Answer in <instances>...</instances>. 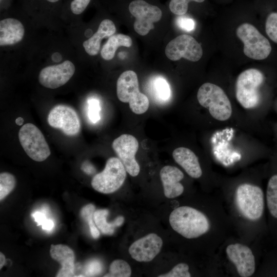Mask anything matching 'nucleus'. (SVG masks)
Here are the masks:
<instances>
[{
    "label": "nucleus",
    "mask_w": 277,
    "mask_h": 277,
    "mask_svg": "<svg viewBox=\"0 0 277 277\" xmlns=\"http://www.w3.org/2000/svg\"><path fill=\"white\" fill-rule=\"evenodd\" d=\"M172 229L187 239H194L206 233L210 228L207 216L192 207L183 206L174 209L169 216Z\"/></svg>",
    "instance_id": "nucleus-1"
},
{
    "label": "nucleus",
    "mask_w": 277,
    "mask_h": 277,
    "mask_svg": "<svg viewBox=\"0 0 277 277\" xmlns=\"http://www.w3.org/2000/svg\"><path fill=\"white\" fill-rule=\"evenodd\" d=\"M116 94L121 102L129 103L135 114H143L149 108V99L140 91L137 76L133 71L127 70L120 75L116 83Z\"/></svg>",
    "instance_id": "nucleus-2"
},
{
    "label": "nucleus",
    "mask_w": 277,
    "mask_h": 277,
    "mask_svg": "<svg viewBox=\"0 0 277 277\" xmlns=\"http://www.w3.org/2000/svg\"><path fill=\"white\" fill-rule=\"evenodd\" d=\"M197 98L200 104L207 108L215 119L224 121L231 116L230 102L219 86L210 83L203 84L199 89Z\"/></svg>",
    "instance_id": "nucleus-3"
},
{
    "label": "nucleus",
    "mask_w": 277,
    "mask_h": 277,
    "mask_svg": "<svg viewBox=\"0 0 277 277\" xmlns=\"http://www.w3.org/2000/svg\"><path fill=\"white\" fill-rule=\"evenodd\" d=\"M126 169L121 160L115 157L108 159L104 170L92 179L91 186L104 194L112 193L123 184L126 177Z\"/></svg>",
    "instance_id": "nucleus-4"
},
{
    "label": "nucleus",
    "mask_w": 277,
    "mask_h": 277,
    "mask_svg": "<svg viewBox=\"0 0 277 277\" xmlns=\"http://www.w3.org/2000/svg\"><path fill=\"white\" fill-rule=\"evenodd\" d=\"M263 73L254 68L247 69L238 76L236 82V97L246 109L255 107L260 101L259 87L263 83Z\"/></svg>",
    "instance_id": "nucleus-5"
},
{
    "label": "nucleus",
    "mask_w": 277,
    "mask_h": 277,
    "mask_svg": "<svg viewBox=\"0 0 277 277\" xmlns=\"http://www.w3.org/2000/svg\"><path fill=\"white\" fill-rule=\"evenodd\" d=\"M236 35L244 43L245 55L253 60L267 58L271 51L270 42L252 25L243 23L236 29Z\"/></svg>",
    "instance_id": "nucleus-6"
},
{
    "label": "nucleus",
    "mask_w": 277,
    "mask_h": 277,
    "mask_svg": "<svg viewBox=\"0 0 277 277\" xmlns=\"http://www.w3.org/2000/svg\"><path fill=\"white\" fill-rule=\"evenodd\" d=\"M236 201L240 211L246 218L257 220L262 215L264 194L259 187L250 184L240 185L236 192Z\"/></svg>",
    "instance_id": "nucleus-7"
},
{
    "label": "nucleus",
    "mask_w": 277,
    "mask_h": 277,
    "mask_svg": "<svg viewBox=\"0 0 277 277\" xmlns=\"http://www.w3.org/2000/svg\"><path fill=\"white\" fill-rule=\"evenodd\" d=\"M18 138L26 154L35 161H44L51 154L43 134L33 124H25L20 128Z\"/></svg>",
    "instance_id": "nucleus-8"
},
{
    "label": "nucleus",
    "mask_w": 277,
    "mask_h": 277,
    "mask_svg": "<svg viewBox=\"0 0 277 277\" xmlns=\"http://www.w3.org/2000/svg\"><path fill=\"white\" fill-rule=\"evenodd\" d=\"M129 10L136 18L133 24L134 30L142 36L147 35L153 29V23L160 21L162 16V12L159 7L143 0L131 2Z\"/></svg>",
    "instance_id": "nucleus-9"
},
{
    "label": "nucleus",
    "mask_w": 277,
    "mask_h": 277,
    "mask_svg": "<svg viewBox=\"0 0 277 277\" xmlns=\"http://www.w3.org/2000/svg\"><path fill=\"white\" fill-rule=\"evenodd\" d=\"M165 54L173 61L184 57L191 62H197L203 55V49L192 36L182 34L169 42L165 48Z\"/></svg>",
    "instance_id": "nucleus-10"
},
{
    "label": "nucleus",
    "mask_w": 277,
    "mask_h": 277,
    "mask_svg": "<svg viewBox=\"0 0 277 277\" xmlns=\"http://www.w3.org/2000/svg\"><path fill=\"white\" fill-rule=\"evenodd\" d=\"M112 147L126 171L132 176H137L140 171V165L135 159L138 149L137 139L131 134H124L113 141Z\"/></svg>",
    "instance_id": "nucleus-11"
},
{
    "label": "nucleus",
    "mask_w": 277,
    "mask_h": 277,
    "mask_svg": "<svg viewBox=\"0 0 277 277\" xmlns=\"http://www.w3.org/2000/svg\"><path fill=\"white\" fill-rule=\"evenodd\" d=\"M47 121L53 128L60 129L65 135H77L81 129L79 117L72 107L58 105L54 107L49 112Z\"/></svg>",
    "instance_id": "nucleus-12"
},
{
    "label": "nucleus",
    "mask_w": 277,
    "mask_h": 277,
    "mask_svg": "<svg viewBox=\"0 0 277 277\" xmlns=\"http://www.w3.org/2000/svg\"><path fill=\"white\" fill-rule=\"evenodd\" d=\"M75 70L74 64L67 60L61 64L43 68L39 74L38 81L46 88L56 89L67 83Z\"/></svg>",
    "instance_id": "nucleus-13"
},
{
    "label": "nucleus",
    "mask_w": 277,
    "mask_h": 277,
    "mask_svg": "<svg viewBox=\"0 0 277 277\" xmlns=\"http://www.w3.org/2000/svg\"><path fill=\"white\" fill-rule=\"evenodd\" d=\"M163 241L156 233H149L134 242L128 251L132 259L140 262L152 261L159 253Z\"/></svg>",
    "instance_id": "nucleus-14"
},
{
    "label": "nucleus",
    "mask_w": 277,
    "mask_h": 277,
    "mask_svg": "<svg viewBox=\"0 0 277 277\" xmlns=\"http://www.w3.org/2000/svg\"><path fill=\"white\" fill-rule=\"evenodd\" d=\"M226 251L241 276L248 277L253 274L255 270L254 256L248 246L239 243L230 244L226 248Z\"/></svg>",
    "instance_id": "nucleus-15"
},
{
    "label": "nucleus",
    "mask_w": 277,
    "mask_h": 277,
    "mask_svg": "<svg viewBox=\"0 0 277 277\" xmlns=\"http://www.w3.org/2000/svg\"><path fill=\"white\" fill-rule=\"evenodd\" d=\"M160 175L167 198H175L182 194L184 188L180 182L184 178V174L179 168L165 166L161 169Z\"/></svg>",
    "instance_id": "nucleus-16"
},
{
    "label": "nucleus",
    "mask_w": 277,
    "mask_h": 277,
    "mask_svg": "<svg viewBox=\"0 0 277 277\" xmlns=\"http://www.w3.org/2000/svg\"><path fill=\"white\" fill-rule=\"evenodd\" d=\"M51 257L58 262L61 268L56 274L57 277L75 276V255L68 246L63 244H52L50 249Z\"/></svg>",
    "instance_id": "nucleus-17"
},
{
    "label": "nucleus",
    "mask_w": 277,
    "mask_h": 277,
    "mask_svg": "<svg viewBox=\"0 0 277 277\" xmlns=\"http://www.w3.org/2000/svg\"><path fill=\"white\" fill-rule=\"evenodd\" d=\"M24 33V27L18 20L7 18L1 21V46L13 45L19 43L22 40Z\"/></svg>",
    "instance_id": "nucleus-18"
},
{
    "label": "nucleus",
    "mask_w": 277,
    "mask_h": 277,
    "mask_svg": "<svg viewBox=\"0 0 277 277\" xmlns=\"http://www.w3.org/2000/svg\"><path fill=\"white\" fill-rule=\"evenodd\" d=\"M172 156L189 176L195 179L201 176L202 171L198 158L192 150L186 147H179L173 151Z\"/></svg>",
    "instance_id": "nucleus-19"
},
{
    "label": "nucleus",
    "mask_w": 277,
    "mask_h": 277,
    "mask_svg": "<svg viewBox=\"0 0 277 277\" xmlns=\"http://www.w3.org/2000/svg\"><path fill=\"white\" fill-rule=\"evenodd\" d=\"M115 31L116 27L112 21L109 19L103 20L97 31L91 37L84 42L83 45L85 51L90 55H97L100 50L102 39L109 37L113 35Z\"/></svg>",
    "instance_id": "nucleus-20"
},
{
    "label": "nucleus",
    "mask_w": 277,
    "mask_h": 277,
    "mask_svg": "<svg viewBox=\"0 0 277 277\" xmlns=\"http://www.w3.org/2000/svg\"><path fill=\"white\" fill-rule=\"evenodd\" d=\"M132 44L131 38L124 34H113L110 36L104 45L101 51L102 58L111 60L114 57L117 49L120 46L130 47Z\"/></svg>",
    "instance_id": "nucleus-21"
},
{
    "label": "nucleus",
    "mask_w": 277,
    "mask_h": 277,
    "mask_svg": "<svg viewBox=\"0 0 277 277\" xmlns=\"http://www.w3.org/2000/svg\"><path fill=\"white\" fill-rule=\"evenodd\" d=\"M109 211L107 209L95 210L93 214L94 223L101 232L106 235H112L114 233L115 228L120 227L123 224L124 217L120 215L113 221L108 222L106 220Z\"/></svg>",
    "instance_id": "nucleus-22"
},
{
    "label": "nucleus",
    "mask_w": 277,
    "mask_h": 277,
    "mask_svg": "<svg viewBox=\"0 0 277 277\" xmlns=\"http://www.w3.org/2000/svg\"><path fill=\"white\" fill-rule=\"evenodd\" d=\"M152 93L155 100L161 103L169 100L171 95L170 86L167 81L162 76H156L151 82Z\"/></svg>",
    "instance_id": "nucleus-23"
},
{
    "label": "nucleus",
    "mask_w": 277,
    "mask_h": 277,
    "mask_svg": "<svg viewBox=\"0 0 277 277\" xmlns=\"http://www.w3.org/2000/svg\"><path fill=\"white\" fill-rule=\"evenodd\" d=\"M266 199L269 212L277 219V175L271 176L268 181Z\"/></svg>",
    "instance_id": "nucleus-24"
},
{
    "label": "nucleus",
    "mask_w": 277,
    "mask_h": 277,
    "mask_svg": "<svg viewBox=\"0 0 277 277\" xmlns=\"http://www.w3.org/2000/svg\"><path fill=\"white\" fill-rule=\"evenodd\" d=\"M131 274V269L126 261L117 259L114 260L109 267V272L105 277H129Z\"/></svg>",
    "instance_id": "nucleus-25"
},
{
    "label": "nucleus",
    "mask_w": 277,
    "mask_h": 277,
    "mask_svg": "<svg viewBox=\"0 0 277 277\" xmlns=\"http://www.w3.org/2000/svg\"><path fill=\"white\" fill-rule=\"evenodd\" d=\"M95 210V206L92 204H89L81 209L80 215L81 217L88 223L91 236L93 239H96L99 238L100 232L93 220Z\"/></svg>",
    "instance_id": "nucleus-26"
},
{
    "label": "nucleus",
    "mask_w": 277,
    "mask_h": 277,
    "mask_svg": "<svg viewBox=\"0 0 277 277\" xmlns=\"http://www.w3.org/2000/svg\"><path fill=\"white\" fill-rule=\"evenodd\" d=\"M16 184L15 177L8 172L0 174V200L5 199L14 188Z\"/></svg>",
    "instance_id": "nucleus-27"
},
{
    "label": "nucleus",
    "mask_w": 277,
    "mask_h": 277,
    "mask_svg": "<svg viewBox=\"0 0 277 277\" xmlns=\"http://www.w3.org/2000/svg\"><path fill=\"white\" fill-rule=\"evenodd\" d=\"M265 30L270 39L277 44V12H272L267 16Z\"/></svg>",
    "instance_id": "nucleus-28"
},
{
    "label": "nucleus",
    "mask_w": 277,
    "mask_h": 277,
    "mask_svg": "<svg viewBox=\"0 0 277 277\" xmlns=\"http://www.w3.org/2000/svg\"><path fill=\"white\" fill-rule=\"evenodd\" d=\"M205 0H171L169 3V9L174 14L183 15L185 14L188 8V3L191 1L202 3Z\"/></svg>",
    "instance_id": "nucleus-29"
},
{
    "label": "nucleus",
    "mask_w": 277,
    "mask_h": 277,
    "mask_svg": "<svg viewBox=\"0 0 277 277\" xmlns=\"http://www.w3.org/2000/svg\"><path fill=\"white\" fill-rule=\"evenodd\" d=\"M101 108L100 102L95 98H91L88 101V117L93 123H95L101 119Z\"/></svg>",
    "instance_id": "nucleus-30"
},
{
    "label": "nucleus",
    "mask_w": 277,
    "mask_h": 277,
    "mask_svg": "<svg viewBox=\"0 0 277 277\" xmlns=\"http://www.w3.org/2000/svg\"><path fill=\"white\" fill-rule=\"evenodd\" d=\"M103 265L98 260L93 259L88 261L84 266V276H95L102 272Z\"/></svg>",
    "instance_id": "nucleus-31"
},
{
    "label": "nucleus",
    "mask_w": 277,
    "mask_h": 277,
    "mask_svg": "<svg viewBox=\"0 0 277 277\" xmlns=\"http://www.w3.org/2000/svg\"><path fill=\"white\" fill-rule=\"evenodd\" d=\"M189 266L183 263L175 265L169 272L159 275V277H190Z\"/></svg>",
    "instance_id": "nucleus-32"
},
{
    "label": "nucleus",
    "mask_w": 277,
    "mask_h": 277,
    "mask_svg": "<svg viewBox=\"0 0 277 277\" xmlns=\"http://www.w3.org/2000/svg\"><path fill=\"white\" fill-rule=\"evenodd\" d=\"M31 216L37 223V226H42L44 230L49 231L53 229L54 222L52 220L47 219L44 213L35 211L31 214Z\"/></svg>",
    "instance_id": "nucleus-33"
},
{
    "label": "nucleus",
    "mask_w": 277,
    "mask_h": 277,
    "mask_svg": "<svg viewBox=\"0 0 277 277\" xmlns=\"http://www.w3.org/2000/svg\"><path fill=\"white\" fill-rule=\"evenodd\" d=\"M91 0H73L71 2L70 9L74 14H81L87 8Z\"/></svg>",
    "instance_id": "nucleus-34"
},
{
    "label": "nucleus",
    "mask_w": 277,
    "mask_h": 277,
    "mask_svg": "<svg viewBox=\"0 0 277 277\" xmlns=\"http://www.w3.org/2000/svg\"><path fill=\"white\" fill-rule=\"evenodd\" d=\"M176 24L181 29L187 32L192 31L195 28L194 20L186 16L178 17L176 19Z\"/></svg>",
    "instance_id": "nucleus-35"
},
{
    "label": "nucleus",
    "mask_w": 277,
    "mask_h": 277,
    "mask_svg": "<svg viewBox=\"0 0 277 277\" xmlns=\"http://www.w3.org/2000/svg\"><path fill=\"white\" fill-rule=\"evenodd\" d=\"M81 169L87 174H92L95 172L94 166L88 161L83 163L81 166Z\"/></svg>",
    "instance_id": "nucleus-36"
},
{
    "label": "nucleus",
    "mask_w": 277,
    "mask_h": 277,
    "mask_svg": "<svg viewBox=\"0 0 277 277\" xmlns=\"http://www.w3.org/2000/svg\"><path fill=\"white\" fill-rule=\"evenodd\" d=\"M6 262V258L4 254L0 252V269H1Z\"/></svg>",
    "instance_id": "nucleus-37"
},
{
    "label": "nucleus",
    "mask_w": 277,
    "mask_h": 277,
    "mask_svg": "<svg viewBox=\"0 0 277 277\" xmlns=\"http://www.w3.org/2000/svg\"><path fill=\"white\" fill-rule=\"evenodd\" d=\"M15 122L16 124H17L18 126L22 125L24 123V119L21 117H17L15 120Z\"/></svg>",
    "instance_id": "nucleus-38"
},
{
    "label": "nucleus",
    "mask_w": 277,
    "mask_h": 277,
    "mask_svg": "<svg viewBox=\"0 0 277 277\" xmlns=\"http://www.w3.org/2000/svg\"><path fill=\"white\" fill-rule=\"evenodd\" d=\"M46 1L49 2H51V3H55L59 1L60 0H46Z\"/></svg>",
    "instance_id": "nucleus-39"
},
{
    "label": "nucleus",
    "mask_w": 277,
    "mask_h": 277,
    "mask_svg": "<svg viewBox=\"0 0 277 277\" xmlns=\"http://www.w3.org/2000/svg\"></svg>",
    "instance_id": "nucleus-40"
}]
</instances>
